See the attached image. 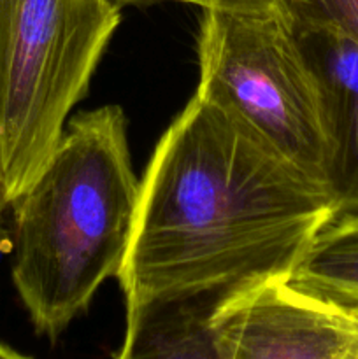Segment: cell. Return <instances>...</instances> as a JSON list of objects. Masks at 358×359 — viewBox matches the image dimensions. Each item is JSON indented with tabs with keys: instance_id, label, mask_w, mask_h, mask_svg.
Returning <instances> with one entry per match:
<instances>
[{
	"instance_id": "1",
	"label": "cell",
	"mask_w": 358,
	"mask_h": 359,
	"mask_svg": "<svg viewBox=\"0 0 358 359\" xmlns=\"http://www.w3.org/2000/svg\"><path fill=\"white\" fill-rule=\"evenodd\" d=\"M333 217L323 182L195 93L139 182L116 273L126 309L290 279Z\"/></svg>"
},
{
	"instance_id": "5",
	"label": "cell",
	"mask_w": 358,
	"mask_h": 359,
	"mask_svg": "<svg viewBox=\"0 0 358 359\" xmlns=\"http://www.w3.org/2000/svg\"><path fill=\"white\" fill-rule=\"evenodd\" d=\"M213 326L227 359H347L353 318L346 309L269 279L225 294Z\"/></svg>"
},
{
	"instance_id": "12",
	"label": "cell",
	"mask_w": 358,
	"mask_h": 359,
	"mask_svg": "<svg viewBox=\"0 0 358 359\" xmlns=\"http://www.w3.org/2000/svg\"><path fill=\"white\" fill-rule=\"evenodd\" d=\"M0 359H30L23 354H20L18 351L11 349L9 346H6L4 342H0Z\"/></svg>"
},
{
	"instance_id": "9",
	"label": "cell",
	"mask_w": 358,
	"mask_h": 359,
	"mask_svg": "<svg viewBox=\"0 0 358 359\" xmlns=\"http://www.w3.org/2000/svg\"><path fill=\"white\" fill-rule=\"evenodd\" d=\"M116 4L157 2V0H114ZM172 2L193 4L202 11H228V13H270L279 9V0H172Z\"/></svg>"
},
{
	"instance_id": "8",
	"label": "cell",
	"mask_w": 358,
	"mask_h": 359,
	"mask_svg": "<svg viewBox=\"0 0 358 359\" xmlns=\"http://www.w3.org/2000/svg\"><path fill=\"white\" fill-rule=\"evenodd\" d=\"M290 283L343 309H358V216H336L312 241Z\"/></svg>"
},
{
	"instance_id": "11",
	"label": "cell",
	"mask_w": 358,
	"mask_h": 359,
	"mask_svg": "<svg viewBox=\"0 0 358 359\" xmlns=\"http://www.w3.org/2000/svg\"><path fill=\"white\" fill-rule=\"evenodd\" d=\"M346 311L350 312L351 318H353L354 330H357V337H354L353 349H351V353H350V356H347V359H358V309H346Z\"/></svg>"
},
{
	"instance_id": "10",
	"label": "cell",
	"mask_w": 358,
	"mask_h": 359,
	"mask_svg": "<svg viewBox=\"0 0 358 359\" xmlns=\"http://www.w3.org/2000/svg\"><path fill=\"white\" fill-rule=\"evenodd\" d=\"M9 207V198H7V189H6V179H4L2 163H0V224H2L4 210Z\"/></svg>"
},
{
	"instance_id": "3",
	"label": "cell",
	"mask_w": 358,
	"mask_h": 359,
	"mask_svg": "<svg viewBox=\"0 0 358 359\" xmlns=\"http://www.w3.org/2000/svg\"><path fill=\"white\" fill-rule=\"evenodd\" d=\"M119 11L114 0H0V163L9 203L86 97Z\"/></svg>"
},
{
	"instance_id": "4",
	"label": "cell",
	"mask_w": 358,
	"mask_h": 359,
	"mask_svg": "<svg viewBox=\"0 0 358 359\" xmlns=\"http://www.w3.org/2000/svg\"><path fill=\"white\" fill-rule=\"evenodd\" d=\"M197 56L195 93L326 186V139L318 86L297 35L279 9L204 11Z\"/></svg>"
},
{
	"instance_id": "2",
	"label": "cell",
	"mask_w": 358,
	"mask_h": 359,
	"mask_svg": "<svg viewBox=\"0 0 358 359\" xmlns=\"http://www.w3.org/2000/svg\"><path fill=\"white\" fill-rule=\"evenodd\" d=\"M139 182L125 112L77 114L34 181L11 200V277L39 335L56 339L116 277L132 235Z\"/></svg>"
},
{
	"instance_id": "6",
	"label": "cell",
	"mask_w": 358,
	"mask_h": 359,
	"mask_svg": "<svg viewBox=\"0 0 358 359\" xmlns=\"http://www.w3.org/2000/svg\"><path fill=\"white\" fill-rule=\"evenodd\" d=\"M291 28L318 86L336 216H358V42L333 27Z\"/></svg>"
},
{
	"instance_id": "7",
	"label": "cell",
	"mask_w": 358,
	"mask_h": 359,
	"mask_svg": "<svg viewBox=\"0 0 358 359\" xmlns=\"http://www.w3.org/2000/svg\"><path fill=\"white\" fill-rule=\"evenodd\" d=\"M225 294L204 293L126 309L116 359H227L213 326Z\"/></svg>"
}]
</instances>
